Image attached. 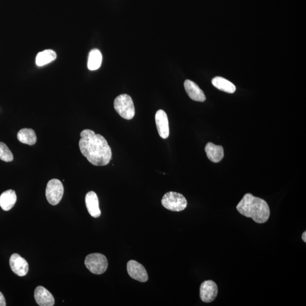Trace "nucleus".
<instances>
[{
  "label": "nucleus",
  "mask_w": 306,
  "mask_h": 306,
  "mask_svg": "<svg viewBox=\"0 0 306 306\" xmlns=\"http://www.w3.org/2000/svg\"><path fill=\"white\" fill-rule=\"evenodd\" d=\"M64 186L60 180L54 179L47 183L46 196L52 205H56L60 202L64 195Z\"/></svg>",
  "instance_id": "obj_6"
},
{
  "label": "nucleus",
  "mask_w": 306,
  "mask_h": 306,
  "mask_svg": "<svg viewBox=\"0 0 306 306\" xmlns=\"http://www.w3.org/2000/svg\"><path fill=\"white\" fill-rule=\"evenodd\" d=\"M13 155L4 143L0 142V160L6 162L13 161Z\"/></svg>",
  "instance_id": "obj_20"
},
{
  "label": "nucleus",
  "mask_w": 306,
  "mask_h": 306,
  "mask_svg": "<svg viewBox=\"0 0 306 306\" xmlns=\"http://www.w3.org/2000/svg\"><path fill=\"white\" fill-rule=\"evenodd\" d=\"M205 150L208 159L214 163H218L223 159L224 151L222 146L209 142L206 144Z\"/></svg>",
  "instance_id": "obj_14"
},
{
  "label": "nucleus",
  "mask_w": 306,
  "mask_h": 306,
  "mask_svg": "<svg viewBox=\"0 0 306 306\" xmlns=\"http://www.w3.org/2000/svg\"><path fill=\"white\" fill-rule=\"evenodd\" d=\"M57 57L56 53L53 50H47L40 52L37 55L36 64L38 66H42L50 63Z\"/></svg>",
  "instance_id": "obj_19"
},
{
  "label": "nucleus",
  "mask_w": 306,
  "mask_h": 306,
  "mask_svg": "<svg viewBox=\"0 0 306 306\" xmlns=\"http://www.w3.org/2000/svg\"><path fill=\"white\" fill-rule=\"evenodd\" d=\"M218 293V287L216 283L212 280H208L201 283L200 296L202 302L205 303H211L215 301Z\"/></svg>",
  "instance_id": "obj_7"
},
{
  "label": "nucleus",
  "mask_w": 306,
  "mask_h": 306,
  "mask_svg": "<svg viewBox=\"0 0 306 306\" xmlns=\"http://www.w3.org/2000/svg\"><path fill=\"white\" fill-rule=\"evenodd\" d=\"M85 203L87 211L92 217L98 218L101 216V212L99 209L98 198L94 192L90 191L86 194Z\"/></svg>",
  "instance_id": "obj_13"
},
{
  "label": "nucleus",
  "mask_w": 306,
  "mask_h": 306,
  "mask_svg": "<svg viewBox=\"0 0 306 306\" xmlns=\"http://www.w3.org/2000/svg\"><path fill=\"white\" fill-rule=\"evenodd\" d=\"M238 211L248 218H251L255 223H266L270 216V209L267 202L263 199L247 194L237 206Z\"/></svg>",
  "instance_id": "obj_2"
},
{
  "label": "nucleus",
  "mask_w": 306,
  "mask_h": 306,
  "mask_svg": "<svg viewBox=\"0 0 306 306\" xmlns=\"http://www.w3.org/2000/svg\"><path fill=\"white\" fill-rule=\"evenodd\" d=\"M184 86L187 94L193 100L201 102L206 100L204 92L193 81L187 80L184 82Z\"/></svg>",
  "instance_id": "obj_12"
},
{
  "label": "nucleus",
  "mask_w": 306,
  "mask_h": 306,
  "mask_svg": "<svg viewBox=\"0 0 306 306\" xmlns=\"http://www.w3.org/2000/svg\"><path fill=\"white\" fill-rule=\"evenodd\" d=\"M162 204L169 211L181 212L187 208V201L183 195L169 192L162 197Z\"/></svg>",
  "instance_id": "obj_4"
},
{
  "label": "nucleus",
  "mask_w": 306,
  "mask_h": 306,
  "mask_svg": "<svg viewBox=\"0 0 306 306\" xmlns=\"http://www.w3.org/2000/svg\"><path fill=\"white\" fill-rule=\"evenodd\" d=\"M17 201L16 192L12 190H7L0 196V206L5 211L12 209Z\"/></svg>",
  "instance_id": "obj_15"
},
{
  "label": "nucleus",
  "mask_w": 306,
  "mask_h": 306,
  "mask_svg": "<svg viewBox=\"0 0 306 306\" xmlns=\"http://www.w3.org/2000/svg\"><path fill=\"white\" fill-rule=\"evenodd\" d=\"M11 270L20 277H24L28 272V264L27 261L22 257L19 254L14 253L9 260Z\"/></svg>",
  "instance_id": "obj_9"
},
{
  "label": "nucleus",
  "mask_w": 306,
  "mask_h": 306,
  "mask_svg": "<svg viewBox=\"0 0 306 306\" xmlns=\"http://www.w3.org/2000/svg\"><path fill=\"white\" fill-rule=\"evenodd\" d=\"M155 120H156L158 134L162 139H167L169 135V130L167 113L164 110H158L155 116Z\"/></svg>",
  "instance_id": "obj_10"
},
{
  "label": "nucleus",
  "mask_w": 306,
  "mask_h": 306,
  "mask_svg": "<svg viewBox=\"0 0 306 306\" xmlns=\"http://www.w3.org/2000/svg\"><path fill=\"white\" fill-rule=\"evenodd\" d=\"M6 306L5 298L3 294L0 292V306Z\"/></svg>",
  "instance_id": "obj_21"
},
{
  "label": "nucleus",
  "mask_w": 306,
  "mask_h": 306,
  "mask_svg": "<svg viewBox=\"0 0 306 306\" xmlns=\"http://www.w3.org/2000/svg\"><path fill=\"white\" fill-rule=\"evenodd\" d=\"M17 139L21 142L28 145H34L37 140L35 132L31 128L22 129L18 132Z\"/></svg>",
  "instance_id": "obj_16"
},
{
  "label": "nucleus",
  "mask_w": 306,
  "mask_h": 306,
  "mask_svg": "<svg viewBox=\"0 0 306 306\" xmlns=\"http://www.w3.org/2000/svg\"><path fill=\"white\" fill-rule=\"evenodd\" d=\"M84 264L92 274L101 275L108 270V260L103 254L91 253L87 255L84 260Z\"/></svg>",
  "instance_id": "obj_5"
},
{
  "label": "nucleus",
  "mask_w": 306,
  "mask_h": 306,
  "mask_svg": "<svg viewBox=\"0 0 306 306\" xmlns=\"http://www.w3.org/2000/svg\"><path fill=\"white\" fill-rule=\"evenodd\" d=\"M34 298L37 304L40 306H53L55 299L49 290L45 287L39 286L34 292Z\"/></svg>",
  "instance_id": "obj_11"
},
{
  "label": "nucleus",
  "mask_w": 306,
  "mask_h": 306,
  "mask_svg": "<svg viewBox=\"0 0 306 306\" xmlns=\"http://www.w3.org/2000/svg\"><path fill=\"white\" fill-rule=\"evenodd\" d=\"M79 147L81 153L92 165H108L112 159V151L106 139L90 130L81 132Z\"/></svg>",
  "instance_id": "obj_1"
},
{
  "label": "nucleus",
  "mask_w": 306,
  "mask_h": 306,
  "mask_svg": "<svg viewBox=\"0 0 306 306\" xmlns=\"http://www.w3.org/2000/svg\"><path fill=\"white\" fill-rule=\"evenodd\" d=\"M127 269L131 278L141 282H145L148 279V275L146 269L138 261L133 260L129 261Z\"/></svg>",
  "instance_id": "obj_8"
},
{
  "label": "nucleus",
  "mask_w": 306,
  "mask_h": 306,
  "mask_svg": "<svg viewBox=\"0 0 306 306\" xmlns=\"http://www.w3.org/2000/svg\"><path fill=\"white\" fill-rule=\"evenodd\" d=\"M102 62V55L100 51L94 49L88 55L87 67L90 71H95L101 67Z\"/></svg>",
  "instance_id": "obj_18"
},
{
  "label": "nucleus",
  "mask_w": 306,
  "mask_h": 306,
  "mask_svg": "<svg viewBox=\"0 0 306 306\" xmlns=\"http://www.w3.org/2000/svg\"><path fill=\"white\" fill-rule=\"evenodd\" d=\"M114 108L119 115L126 120H131L135 115L134 102L130 95L121 94L114 101Z\"/></svg>",
  "instance_id": "obj_3"
},
{
  "label": "nucleus",
  "mask_w": 306,
  "mask_h": 306,
  "mask_svg": "<svg viewBox=\"0 0 306 306\" xmlns=\"http://www.w3.org/2000/svg\"><path fill=\"white\" fill-rule=\"evenodd\" d=\"M212 83L214 86L226 93H234L236 90L234 84L223 77H216L212 80Z\"/></svg>",
  "instance_id": "obj_17"
},
{
  "label": "nucleus",
  "mask_w": 306,
  "mask_h": 306,
  "mask_svg": "<svg viewBox=\"0 0 306 306\" xmlns=\"http://www.w3.org/2000/svg\"><path fill=\"white\" fill-rule=\"evenodd\" d=\"M302 240L304 241L305 243L306 242V232L305 231L303 234L302 236Z\"/></svg>",
  "instance_id": "obj_22"
}]
</instances>
